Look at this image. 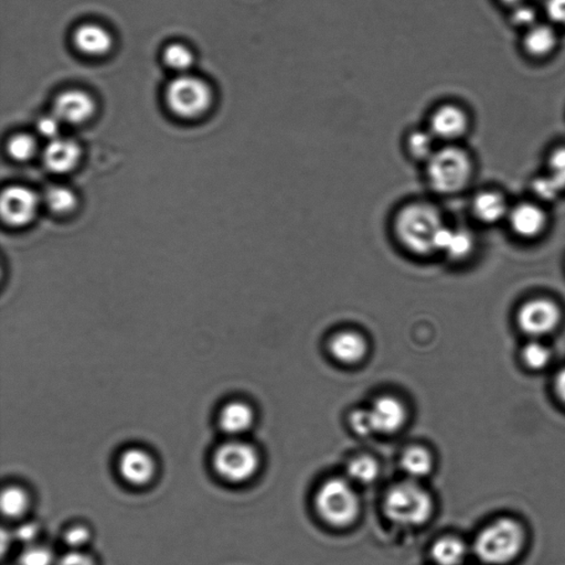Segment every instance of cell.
I'll list each match as a JSON object with an SVG mask.
<instances>
[{
    "label": "cell",
    "mask_w": 565,
    "mask_h": 565,
    "mask_svg": "<svg viewBox=\"0 0 565 565\" xmlns=\"http://www.w3.org/2000/svg\"><path fill=\"white\" fill-rule=\"evenodd\" d=\"M253 421V409L245 402L227 403L220 412V427L227 434L245 433L252 427Z\"/></svg>",
    "instance_id": "20"
},
{
    "label": "cell",
    "mask_w": 565,
    "mask_h": 565,
    "mask_svg": "<svg viewBox=\"0 0 565 565\" xmlns=\"http://www.w3.org/2000/svg\"><path fill=\"white\" fill-rule=\"evenodd\" d=\"M522 359L533 370H541L551 361V350L539 341L529 342L522 350Z\"/></svg>",
    "instance_id": "27"
},
{
    "label": "cell",
    "mask_w": 565,
    "mask_h": 565,
    "mask_svg": "<svg viewBox=\"0 0 565 565\" xmlns=\"http://www.w3.org/2000/svg\"><path fill=\"white\" fill-rule=\"evenodd\" d=\"M214 465L222 479L232 483H242L256 474L258 455L251 445L229 442L217 449Z\"/></svg>",
    "instance_id": "8"
},
{
    "label": "cell",
    "mask_w": 565,
    "mask_h": 565,
    "mask_svg": "<svg viewBox=\"0 0 565 565\" xmlns=\"http://www.w3.org/2000/svg\"><path fill=\"white\" fill-rule=\"evenodd\" d=\"M512 23L520 27L531 28L537 22V12L528 5L520 4L515 6L511 14Z\"/></svg>",
    "instance_id": "35"
},
{
    "label": "cell",
    "mask_w": 565,
    "mask_h": 565,
    "mask_svg": "<svg viewBox=\"0 0 565 565\" xmlns=\"http://www.w3.org/2000/svg\"><path fill=\"white\" fill-rule=\"evenodd\" d=\"M350 425L352 429L360 437L373 434V428L369 409H356L351 413Z\"/></svg>",
    "instance_id": "34"
},
{
    "label": "cell",
    "mask_w": 565,
    "mask_h": 565,
    "mask_svg": "<svg viewBox=\"0 0 565 565\" xmlns=\"http://www.w3.org/2000/svg\"><path fill=\"white\" fill-rule=\"evenodd\" d=\"M471 210L474 216L484 224H496L507 215L506 199L495 191H481L475 196Z\"/></svg>",
    "instance_id": "19"
},
{
    "label": "cell",
    "mask_w": 565,
    "mask_h": 565,
    "mask_svg": "<svg viewBox=\"0 0 565 565\" xmlns=\"http://www.w3.org/2000/svg\"><path fill=\"white\" fill-rule=\"evenodd\" d=\"M96 112V103L86 92L71 90L61 93L55 98L54 116L61 123L81 124Z\"/></svg>",
    "instance_id": "12"
},
{
    "label": "cell",
    "mask_w": 565,
    "mask_h": 565,
    "mask_svg": "<svg viewBox=\"0 0 565 565\" xmlns=\"http://www.w3.org/2000/svg\"><path fill=\"white\" fill-rule=\"evenodd\" d=\"M45 202L55 214L65 215L75 209L76 197L74 191L66 187H53L46 191Z\"/></svg>",
    "instance_id": "26"
},
{
    "label": "cell",
    "mask_w": 565,
    "mask_h": 565,
    "mask_svg": "<svg viewBox=\"0 0 565 565\" xmlns=\"http://www.w3.org/2000/svg\"><path fill=\"white\" fill-rule=\"evenodd\" d=\"M556 390L559 398L565 403V368L557 375Z\"/></svg>",
    "instance_id": "41"
},
{
    "label": "cell",
    "mask_w": 565,
    "mask_h": 565,
    "mask_svg": "<svg viewBox=\"0 0 565 565\" xmlns=\"http://www.w3.org/2000/svg\"><path fill=\"white\" fill-rule=\"evenodd\" d=\"M37 148L35 139L29 135H15L8 143V153L15 160L25 162L34 156Z\"/></svg>",
    "instance_id": "30"
},
{
    "label": "cell",
    "mask_w": 565,
    "mask_h": 565,
    "mask_svg": "<svg viewBox=\"0 0 565 565\" xmlns=\"http://www.w3.org/2000/svg\"><path fill=\"white\" fill-rule=\"evenodd\" d=\"M347 471L355 483L367 485L377 479L379 465L370 456H358L350 461Z\"/></svg>",
    "instance_id": "24"
},
{
    "label": "cell",
    "mask_w": 565,
    "mask_h": 565,
    "mask_svg": "<svg viewBox=\"0 0 565 565\" xmlns=\"http://www.w3.org/2000/svg\"><path fill=\"white\" fill-rule=\"evenodd\" d=\"M37 196L25 187L12 186L4 191L0 210L6 224L14 227L28 225L38 210Z\"/></svg>",
    "instance_id": "10"
},
{
    "label": "cell",
    "mask_w": 565,
    "mask_h": 565,
    "mask_svg": "<svg viewBox=\"0 0 565 565\" xmlns=\"http://www.w3.org/2000/svg\"><path fill=\"white\" fill-rule=\"evenodd\" d=\"M90 540V531L86 527H72L66 532L65 542L71 550H79Z\"/></svg>",
    "instance_id": "36"
},
{
    "label": "cell",
    "mask_w": 565,
    "mask_h": 565,
    "mask_svg": "<svg viewBox=\"0 0 565 565\" xmlns=\"http://www.w3.org/2000/svg\"><path fill=\"white\" fill-rule=\"evenodd\" d=\"M54 554L48 548L30 544L20 554L19 565H54Z\"/></svg>",
    "instance_id": "31"
},
{
    "label": "cell",
    "mask_w": 565,
    "mask_h": 565,
    "mask_svg": "<svg viewBox=\"0 0 565 565\" xmlns=\"http://www.w3.org/2000/svg\"><path fill=\"white\" fill-rule=\"evenodd\" d=\"M402 469L412 479H422L431 473L433 459L427 449L421 447L409 448L401 459Z\"/></svg>",
    "instance_id": "22"
},
{
    "label": "cell",
    "mask_w": 565,
    "mask_h": 565,
    "mask_svg": "<svg viewBox=\"0 0 565 565\" xmlns=\"http://www.w3.org/2000/svg\"><path fill=\"white\" fill-rule=\"evenodd\" d=\"M474 163L459 144L440 145L422 167L423 181L429 193L452 197L463 193L473 178Z\"/></svg>",
    "instance_id": "2"
},
{
    "label": "cell",
    "mask_w": 565,
    "mask_h": 565,
    "mask_svg": "<svg viewBox=\"0 0 565 565\" xmlns=\"http://www.w3.org/2000/svg\"><path fill=\"white\" fill-rule=\"evenodd\" d=\"M445 226L442 212L432 200L416 198L404 202L393 219V231L408 251L429 256L438 233Z\"/></svg>",
    "instance_id": "1"
},
{
    "label": "cell",
    "mask_w": 565,
    "mask_h": 565,
    "mask_svg": "<svg viewBox=\"0 0 565 565\" xmlns=\"http://www.w3.org/2000/svg\"><path fill=\"white\" fill-rule=\"evenodd\" d=\"M548 176L565 191V146L554 149L548 160Z\"/></svg>",
    "instance_id": "32"
},
{
    "label": "cell",
    "mask_w": 565,
    "mask_h": 565,
    "mask_svg": "<svg viewBox=\"0 0 565 565\" xmlns=\"http://www.w3.org/2000/svg\"><path fill=\"white\" fill-rule=\"evenodd\" d=\"M525 540V530L520 522L511 518H500L479 532L474 550L481 561L502 565L512 561L521 552Z\"/></svg>",
    "instance_id": "3"
},
{
    "label": "cell",
    "mask_w": 565,
    "mask_h": 565,
    "mask_svg": "<svg viewBox=\"0 0 565 565\" xmlns=\"http://www.w3.org/2000/svg\"><path fill=\"white\" fill-rule=\"evenodd\" d=\"M118 468L123 479L136 486L146 485L155 471L152 456L139 449H127L123 453Z\"/></svg>",
    "instance_id": "14"
},
{
    "label": "cell",
    "mask_w": 565,
    "mask_h": 565,
    "mask_svg": "<svg viewBox=\"0 0 565 565\" xmlns=\"http://www.w3.org/2000/svg\"><path fill=\"white\" fill-rule=\"evenodd\" d=\"M431 495L414 481H403L387 492L383 510L388 520L403 527L424 525L433 513Z\"/></svg>",
    "instance_id": "4"
},
{
    "label": "cell",
    "mask_w": 565,
    "mask_h": 565,
    "mask_svg": "<svg viewBox=\"0 0 565 565\" xmlns=\"http://www.w3.org/2000/svg\"><path fill=\"white\" fill-rule=\"evenodd\" d=\"M439 146V142L424 123L422 126L407 128L402 136L404 156L408 158L409 162L418 165L421 168Z\"/></svg>",
    "instance_id": "13"
},
{
    "label": "cell",
    "mask_w": 565,
    "mask_h": 565,
    "mask_svg": "<svg viewBox=\"0 0 565 565\" xmlns=\"http://www.w3.org/2000/svg\"><path fill=\"white\" fill-rule=\"evenodd\" d=\"M75 45L81 53L89 55H103L111 50L113 40L107 30L101 25L86 24L76 30Z\"/></svg>",
    "instance_id": "18"
},
{
    "label": "cell",
    "mask_w": 565,
    "mask_h": 565,
    "mask_svg": "<svg viewBox=\"0 0 565 565\" xmlns=\"http://www.w3.org/2000/svg\"><path fill=\"white\" fill-rule=\"evenodd\" d=\"M56 565H95L93 560L86 556V553L79 550H71L69 553L65 554Z\"/></svg>",
    "instance_id": "40"
},
{
    "label": "cell",
    "mask_w": 565,
    "mask_h": 565,
    "mask_svg": "<svg viewBox=\"0 0 565 565\" xmlns=\"http://www.w3.org/2000/svg\"><path fill=\"white\" fill-rule=\"evenodd\" d=\"M81 157L79 145L71 139H51L44 154L46 168L55 174H66L76 167Z\"/></svg>",
    "instance_id": "15"
},
{
    "label": "cell",
    "mask_w": 565,
    "mask_h": 565,
    "mask_svg": "<svg viewBox=\"0 0 565 565\" xmlns=\"http://www.w3.org/2000/svg\"><path fill=\"white\" fill-rule=\"evenodd\" d=\"M38 533V526L35 525V523L28 522L15 529L14 537L17 539L19 542L25 544V546H30V544H34L35 539H37Z\"/></svg>",
    "instance_id": "37"
},
{
    "label": "cell",
    "mask_w": 565,
    "mask_h": 565,
    "mask_svg": "<svg viewBox=\"0 0 565 565\" xmlns=\"http://www.w3.org/2000/svg\"><path fill=\"white\" fill-rule=\"evenodd\" d=\"M501 2L506 5H511V6H517V5L522 4L523 0H501Z\"/></svg>",
    "instance_id": "42"
},
{
    "label": "cell",
    "mask_w": 565,
    "mask_h": 565,
    "mask_svg": "<svg viewBox=\"0 0 565 565\" xmlns=\"http://www.w3.org/2000/svg\"><path fill=\"white\" fill-rule=\"evenodd\" d=\"M60 123L55 116H45L38 122V131L43 136L55 139L58 137Z\"/></svg>",
    "instance_id": "39"
},
{
    "label": "cell",
    "mask_w": 565,
    "mask_h": 565,
    "mask_svg": "<svg viewBox=\"0 0 565 565\" xmlns=\"http://www.w3.org/2000/svg\"><path fill=\"white\" fill-rule=\"evenodd\" d=\"M0 506L5 516L17 518L23 516L28 508V497L18 487H8L2 494Z\"/></svg>",
    "instance_id": "25"
},
{
    "label": "cell",
    "mask_w": 565,
    "mask_h": 565,
    "mask_svg": "<svg viewBox=\"0 0 565 565\" xmlns=\"http://www.w3.org/2000/svg\"><path fill=\"white\" fill-rule=\"evenodd\" d=\"M512 230L522 237L540 235L547 224V217L541 208L532 204L515 207L510 214Z\"/></svg>",
    "instance_id": "17"
},
{
    "label": "cell",
    "mask_w": 565,
    "mask_h": 565,
    "mask_svg": "<svg viewBox=\"0 0 565 565\" xmlns=\"http://www.w3.org/2000/svg\"><path fill=\"white\" fill-rule=\"evenodd\" d=\"M316 508L323 520L334 527H347L359 513V499L348 481L333 479L326 481L316 495Z\"/></svg>",
    "instance_id": "5"
},
{
    "label": "cell",
    "mask_w": 565,
    "mask_h": 565,
    "mask_svg": "<svg viewBox=\"0 0 565 565\" xmlns=\"http://www.w3.org/2000/svg\"><path fill=\"white\" fill-rule=\"evenodd\" d=\"M373 432L393 434L407 422L408 412L404 404L395 397L377 399L369 409Z\"/></svg>",
    "instance_id": "11"
},
{
    "label": "cell",
    "mask_w": 565,
    "mask_h": 565,
    "mask_svg": "<svg viewBox=\"0 0 565 565\" xmlns=\"http://www.w3.org/2000/svg\"><path fill=\"white\" fill-rule=\"evenodd\" d=\"M166 101L176 116L194 118L208 110L212 93L209 86L199 77L181 76L169 83Z\"/></svg>",
    "instance_id": "6"
},
{
    "label": "cell",
    "mask_w": 565,
    "mask_h": 565,
    "mask_svg": "<svg viewBox=\"0 0 565 565\" xmlns=\"http://www.w3.org/2000/svg\"><path fill=\"white\" fill-rule=\"evenodd\" d=\"M518 325L527 335L541 337L558 328L561 313L551 300L539 298L529 300L518 313Z\"/></svg>",
    "instance_id": "9"
},
{
    "label": "cell",
    "mask_w": 565,
    "mask_h": 565,
    "mask_svg": "<svg viewBox=\"0 0 565 565\" xmlns=\"http://www.w3.org/2000/svg\"><path fill=\"white\" fill-rule=\"evenodd\" d=\"M558 44L556 30L548 25H535L528 29L523 40L527 53L532 56H546L551 54Z\"/></svg>",
    "instance_id": "21"
},
{
    "label": "cell",
    "mask_w": 565,
    "mask_h": 565,
    "mask_svg": "<svg viewBox=\"0 0 565 565\" xmlns=\"http://www.w3.org/2000/svg\"><path fill=\"white\" fill-rule=\"evenodd\" d=\"M424 124L440 145L459 144L469 131L470 117L459 103L442 101L431 107Z\"/></svg>",
    "instance_id": "7"
},
{
    "label": "cell",
    "mask_w": 565,
    "mask_h": 565,
    "mask_svg": "<svg viewBox=\"0 0 565 565\" xmlns=\"http://www.w3.org/2000/svg\"><path fill=\"white\" fill-rule=\"evenodd\" d=\"M466 556V547L458 538L439 539L432 548V558L439 565H459Z\"/></svg>",
    "instance_id": "23"
},
{
    "label": "cell",
    "mask_w": 565,
    "mask_h": 565,
    "mask_svg": "<svg viewBox=\"0 0 565 565\" xmlns=\"http://www.w3.org/2000/svg\"><path fill=\"white\" fill-rule=\"evenodd\" d=\"M532 191L538 198L544 201H552L557 199L563 193L560 187L549 177L548 175L541 176L532 181Z\"/></svg>",
    "instance_id": "33"
},
{
    "label": "cell",
    "mask_w": 565,
    "mask_h": 565,
    "mask_svg": "<svg viewBox=\"0 0 565 565\" xmlns=\"http://www.w3.org/2000/svg\"><path fill=\"white\" fill-rule=\"evenodd\" d=\"M329 351L341 364L356 365L364 360L368 352V344L360 334L355 331H342L330 340Z\"/></svg>",
    "instance_id": "16"
},
{
    "label": "cell",
    "mask_w": 565,
    "mask_h": 565,
    "mask_svg": "<svg viewBox=\"0 0 565 565\" xmlns=\"http://www.w3.org/2000/svg\"><path fill=\"white\" fill-rule=\"evenodd\" d=\"M546 12L551 22L565 25V0H547Z\"/></svg>",
    "instance_id": "38"
},
{
    "label": "cell",
    "mask_w": 565,
    "mask_h": 565,
    "mask_svg": "<svg viewBox=\"0 0 565 565\" xmlns=\"http://www.w3.org/2000/svg\"><path fill=\"white\" fill-rule=\"evenodd\" d=\"M473 247L474 238L470 233L464 230H453L447 250L444 252L450 258H454V260H461V258L469 256V253L473 251Z\"/></svg>",
    "instance_id": "29"
},
{
    "label": "cell",
    "mask_w": 565,
    "mask_h": 565,
    "mask_svg": "<svg viewBox=\"0 0 565 565\" xmlns=\"http://www.w3.org/2000/svg\"><path fill=\"white\" fill-rule=\"evenodd\" d=\"M164 61L170 69L176 71L188 70L194 62V55L187 46L180 44H173L164 51Z\"/></svg>",
    "instance_id": "28"
}]
</instances>
